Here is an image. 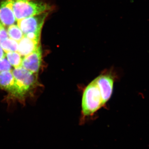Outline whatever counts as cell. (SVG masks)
<instances>
[{"label":"cell","mask_w":149,"mask_h":149,"mask_svg":"<svg viewBox=\"0 0 149 149\" xmlns=\"http://www.w3.org/2000/svg\"><path fill=\"white\" fill-rule=\"evenodd\" d=\"M17 20L50 11L52 7L39 0H9Z\"/></svg>","instance_id":"6da1fadb"},{"label":"cell","mask_w":149,"mask_h":149,"mask_svg":"<svg viewBox=\"0 0 149 149\" xmlns=\"http://www.w3.org/2000/svg\"><path fill=\"white\" fill-rule=\"evenodd\" d=\"M3 49L6 52H17L18 42L9 37L0 44Z\"/></svg>","instance_id":"7c38bea8"},{"label":"cell","mask_w":149,"mask_h":149,"mask_svg":"<svg viewBox=\"0 0 149 149\" xmlns=\"http://www.w3.org/2000/svg\"><path fill=\"white\" fill-rule=\"evenodd\" d=\"M101 95L104 105L111 97L113 89L114 77L111 74H102L95 79Z\"/></svg>","instance_id":"5b68a950"},{"label":"cell","mask_w":149,"mask_h":149,"mask_svg":"<svg viewBox=\"0 0 149 149\" xmlns=\"http://www.w3.org/2000/svg\"><path fill=\"white\" fill-rule=\"evenodd\" d=\"M40 46V42L31 40L24 36L18 42L17 52L22 56L24 57L36 51Z\"/></svg>","instance_id":"ba28073f"},{"label":"cell","mask_w":149,"mask_h":149,"mask_svg":"<svg viewBox=\"0 0 149 149\" xmlns=\"http://www.w3.org/2000/svg\"><path fill=\"white\" fill-rule=\"evenodd\" d=\"M15 78L14 88L12 94L23 97L37 84V74L30 72L22 66L12 70Z\"/></svg>","instance_id":"3957f363"},{"label":"cell","mask_w":149,"mask_h":149,"mask_svg":"<svg viewBox=\"0 0 149 149\" xmlns=\"http://www.w3.org/2000/svg\"><path fill=\"white\" fill-rule=\"evenodd\" d=\"M15 78L12 70L0 72V88L12 93L14 88Z\"/></svg>","instance_id":"9c48e42d"},{"label":"cell","mask_w":149,"mask_h":149,"mask_svg":"<svg viewBox=\"0 0 149 149\" xmlns=\"http://www.w3.org/2000/svg\"><path fill=\"white\" fill-rule=\"evenodd\" d=\"M12 65L6 58L0 60V72L11 70Z\"/></svg>","instance_id":"4fadbf2b"},{"label":"cell","mask_w":149,"mask_h":149,"mask_svg":"<svg viewBox=\"0 0 149 149\" xmlns=\"http://www.w3.org/2000/svg\"><path fill=\"white\" fill-rule=\"evenodd\" d=\"M8 33L6 27L2 24L0 26V44L9 38Z\"/></svg>","instance_id":"5bb4252c"},{"label":"cell","mask_w":149,"mask_h":149,"mask_svg":"<svg viewBox=\"0 0 149 149\" xmlns=\"http://www.w3.org/2000/svg\"><path fill=\"white\" fill-rule=\"evenodd\" d=\"M6 56L9 63L15 68L21 66L22 58L21 55L17 52H8Z\"/></svg>","instance_id":"30bf717a"},{"label":"cell","mask_w":149,"mask_h":149,"mask_svg":"<svg viewBox=\"0 0 149 149\" xmlns=\"http://www.w3.org/2000/svg\"><path fill=\"white\" fill-rule=\"evenodd\" d=\"M17 19L9 0H0V22L3 26L8 27L14 24Z\"/></svg>","instance_id":"52a82bcc"},{"label":"cell","mask_w":149,"mask_h":149,"mask_svg":"<svg viewBox=\"0 0 149 149\" xmlns=\"http://www.w3.org/2000/svg\"><path fill=\"white\" fill-rule=\"evenodd\" d=\"M104 105L95 80L87 86L83 93L82 113L83 118L93 116Z\"/></svg>","instance_id":"7a4b0ae2"},{"label":"cell","mask_w":149,"mask_h":149,"mask_svg":"<svg viewBox=\"0 0 149 149\" xmlns=\"http://www.w3.org/2000/svg\"><path fill=\"white\" fill-rule=\"evenodd\" d=\"M9 37L19 42L24 37V34L16 24H13L8 27L7 29Z\"/></svg>","instance_id":"8fae6325"},{"label":"cell","mask_w":149,"mask_h":149,"mask_svg":"<svg viewBox=\"0 0 149 149\" xmlns=\"http://www.w3.org/2000/svg\"><path fill=\"white\" fill-rule=\"evenodd\" d=\"M50 11L17 20V24L24 34L29 39L40 42L41 31Z\"/></svg>","instance_id":"277c9868"},{"label":"cell","mask_w":149,"mask_h":149,"mask_svg":"<svg viewBox=\"0 0 149 149\" xmlns=\"http://www.w3.org/2000/svg\"><path fill=\"white\" fill-rule=\"evenodd\" d=\"M42 61V52L41 46L35 52L22 59L21 66L33 73L37 74L40 70Z\"/></svg>","instance_id":"8992f818"},{"label":"cell","mask_w":149,"mask_h":149,"mask_svg":"<svg viewBox=\"0 0 149 149\" xmlns=\"http://www.w3.org/2000/svg\"><path fill=\"white\" fill-rule=\"evenodd\" d=\"M6 53L0 46V60L5 58Z\"/></svg>","instance_id":"9a60e30c"},{"label":"cell","mask_w":149,"mask_h":149,"mask_svg":"<svg viewBox=\"0 0 149 149\" xmlns=\"http://www.w3.org/2000/svg\"><path fill=\"white\" fill-rule=\"evenodd\" d=\"M2 24L1 23V22H0V26H1V25Z\"/></svg>","instance_id":"2e32d148"}]
</instances>
